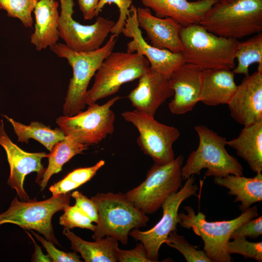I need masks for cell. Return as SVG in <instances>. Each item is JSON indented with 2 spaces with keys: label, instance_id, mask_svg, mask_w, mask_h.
I'll return each instance as SVG.
<instances>
[{
  "label": "cell",
  "instance_id": "obj_1",
  "mask_svg": "<svg viewBox=\"0 0 262 262\" xmlns=\"http://www.w3.org/2000/svg\"><path fill=\"white\" fill-rule=\"evenodd\" d=\"M117 37L112 34L103 46L88 52L74 50L62 43H57L50 47L58 57L66 59L73 70L63 105L64 116H73L85 108L90 81L104 60L113 51Z\"/></svg>",
  "mask_w": 262,
  "mask_h": 262
},
{
  "label": "cell",
  "instance_id": "obj_2",
  "mask_svg": "<svg viewBox=\"0 0 262 262\" xmlns=\"http://www.w3.org/2000/svg\"><path fill=\"white\" fill-rule=\"evenodd\" d=\"M180 37V53L185 63L196 65L202 70H232L235 67L238 39L214 34L199 24L182 27Z\"/></svg>",
  "mask_w": 262,
  "mask_h": 262
},
{
  "label": "cell",
  "instance_id": "obj_3",
  "mask_svg": "<svg viewBox=\"0 0 262 262\" xmlns=\"http://www.w3.org/2000/svg\"><path fill=\"white\" fill-rule=\"evenodd\" d=\"M199 24L218 36L240 39L262 31V0L218 2Z\"/></svg>",
  "mask_w": 262,
  "mask_h": 262
},
{
  "label": "cell",
  "instance_id": "obj_4",
  "mask_svg": "<svg viewBox=\"0 0 262 262\" xmlns=\"http://www.w3.org/2000/svg\"><path fill=\"white\" fill-rule=\"evenodd\" d=\"M91 199L98 210V218L92 238L109 236L126 245L133 229L147 226L149 218L121 193H98Z\"/></svg>",
  "mask_w": 262,
  "mask_h": 262
},
{
  "label": "cell",
  "instance_id": "obj_5",
  "mask_svg": "<svg viewBox=\"0 0 262 262\" xmlns=\"http://www.w3.org/2000/svg\"><path fill=\"white\" fill-rule=\"evenodd\" d=\"M194 129L199 138V144L181 167L183 180L195 174L199 175L204 168L207 169L205 173L206 177L222 178L230 174L243 175L242 165L226 149V138L206 126L197 125Z\"/></svg>",
  "mask_w": 262,
  "mask_h": 262
},
{
  "label": "cell",
  "instance_id": "obj_6",
  "mask_svg": "<svg viewBox=\"0 0 262 262\" xmlns=\"http://www.w3.org/2000/svg\"><path fill=\"white\" fill-rule=\"evenodd\" d=\"M187 213L179 214L180 226L192 229L204 242V251L211 262H230L232 260L228 252V245L233 231L247 221L258 216L256 206L249 208L237 217L230 220L209 222L201 212L196 214L190 206L184 208Z\"/></svg>",
  "mask_w": 262,
  "mask_h": 262
},
{
  "label": "cell",
  "instance_id": "obj_7",
  "mask_svg": "<svg viewBox=\"0 0 262 262\" xmlns=\"http://www.w3.org/2000/svg\"><path fill=\"white\" fill-rule=\"evenodd\" d=\"M183 161V156L180 155L165 164L154 163L144 181L124 194L125 196L145 214L154 213L167 197L182 187Z\"/></svg>",
  "mask_w": 262,
  "mask_h": 262
},
{
  "label": "cell",
  "instance_id": "obj_8",
  "mask_svg": "<svg viewBox=\"0 0 262 262\" xmlns=\"http://www.w3.org/2000/svg\"><path fill=\"white\" fill-rule=\"evenodd\" d=\"M149 67L148 61L140 54L112 51L95 75L93 85L87 91L86 104L116 93L122 84L139 79Z\"/></svg>",
  "mask_w": 262,
  "mask_h": 262
},
{
  "label": "cell",
  "instance_id": "obj_9",
  "mask_svg": "<svg viewBox=\"0 0 262 262\" xmlns=\"http://www.w3.org/2000/svg\"><path fill=\"white\" fill-rule=\"evenodd\" d=\"M69 193L57 196L43 201H19L17 197L12 201L9 208L0 214V226L5 223L16 225L24 229H33L45 238L60 246L55 237L51 219L57 212L69 205Z\"/></svg>",
  "mask_w": 262,
  "mask_h": 262
},
{
  "label": "cell",
  "instance_id": "obj_10",
  "mask_svg": "<svg viewBox=\"0 0 262 262\" xmlns=\"http://www.w3.org/2000/svg\"><path fill=\"white\" fill-rule=\"evenodd\" d=\"M120 97L115 96L102 105L94 103L73 116H61L56 124L66 136L89 146L98 144L114 131L115 115L111 108Z\"/></svg>",
  "mask_w": 262,
  "mask_h": 262
},
{
  "label": "cell",
  "instance_id": "obj_11",
  "mask_svg": "<svg viewBox=\"0 0 262 262\" xmlns=\"http://www.w3.org/2000/svg\"><path fill=\"white\" fill-rule=\"evenodd\" d=\"M121 115L136 128L139 133L137 144L155 164H165L174 159L173 145L180 136L177 128L162 124L154 116L136 109L124 112Z\"/></svg>",
  "mask_w": 262,
  "mask_h": 262
},
{
  "label": "cell",
  "instance_id": "obj_12",
  "mask_svg": "<svg viewBox=\"0 0 262 262\" xmlns=\"http://www.w3.org/2000/svg\"><path fill=\"white\" fill-rule=\"evenodd\" d=\"M195 182L194 175L191 176L180 190L165 199L161 206L163 216L153 228L143 231L134 229L130 232V236L143 243L151 262H158L161 246L172 231H177L179 222L178 210L180 204L191 196H196L198 187Z\"/></svg>",
  "mask_w": 262,
  "mask_h": 262
},
{
  "label": "cell",
  "instance_id": "obj_13",
  "mask_svg": "<svg viewBox=\"0 0 262 262\" xmlns=\"http://www.w3.org/2000/svg\"><path fill=\"white\" fill-rule=\"evenodd\" d=\"M60 13L58 26L59 37L70 49L81 52L100 48L115 24L102 16L91 25H82L73 18V0H59Z\"/></svg>",
  "mask_w": 262,
  "mask_h": 262
},
{
  "label": "cell",
  "instance_id": "obj_14",
  "mask_svg": "<svg viewBox=\"0 0 262 262\" xmlns=\"http://www.w3.org/2000/svg\"><path fill=\"white\" fill-rule=\"evenodd\" d=\"M137 8L131 5L121 33L132 40L127 45V51L144 56L150 67L169 79L176 69L185 63L181 53L156 48L148 44L142 36L137 19Z\"/></svg>",
  "mask_w": 262,
  "mask_h": 262
},
{
  "label": "cell",
  "instance_id": "obj_15",
  "mask_svg": "<svg viewBox=\"0 0 262 262\" xmlns=\"http://www.w3.org/2000/svg\"><path fill=\"white\" fill-rule=\"evenodd\" d=\"M0 145L6 153L10 168L8 184L16 191L22 201L29 200L23 187L25 178L29 174L34 172L37 173L38 182L45 169L42 164V159L47 158L48 154L44 152H28L20 148L5 132L2 120L0 123Z\"/></svg>",
  "mask_w": 262,
  "mask_h": 262
},
{
  "label": "cell",
  "instance_id": "obj_16",
  "mask_svg": "<svg viewBox=\"0 0 262 262\" xmlns=\"http://www.w3.org/2000/svg\"><path fill=\"white\" fill-rule=\"evenodd\" d=\"M227 104L231 116L244 127L262 121V71L246 75Z\"/></svg>",
  "mask_w": 262,
  "mask_h": 262
},
{
  "label": "cell",
  "instance_id": "obj_17",
  "mask_svg": "<svg viewBox=\"0 0 262 262\" xmlns=\"http://www.w3.org/2000/svg\"><path fill=\"white\" fill-rule=\"evenodd\" d=\"M202 70L196 65L184 63L171 73L169 80L174 97L168 104L170 113L184 114L200 101Z\"/></svg>",
  "mask_w": 262,
  "mask_h": 262
},
{
  "label": "cell",
  "instance_id": "obj_18",
  "mask_svg": "<svg viewBox=\"0 0 262 262\" xmlns=\"http://www.w3.org/2000/svg\"><path fill=\"white\" fill-rule=\"evenodd\" d=\"M173 94L169 79L149 67L127 97L135 109L154 116L159 107Z\"/></svg>",
  "mask_w": 262,
  "mask_h": 262
},
{
  "label": "cell",
  "instance_id": "obj_19",
  "mask_svg": "<svg viewBox=\"0 0 262 262\" xmlns=\"http://www.w3.org/2000/svg\"><path fill=\"white\" fill-rule=\"evenodd\" d=\"M136 12L139 26L146 32L152 46L174 53L181 51L180 24L171 17L153 16L148 8L138 7Z\"/></svg>",
  "mask_w": 262,
  "mask_h": 262
},
{
  "label": "cell",
  "instance_id": "obj_20",
  "mask_svg": "<svg viewBox=\"0 0 262 262\" xmlns=\"http://www.w3.org/2000/svg\"><path fill=\"white\" fill-rule=\"evenodd\" d=\"M146 8L152 9L156 16L171 17L182 27L199 24L208 11L218 0H140Z\"/></svg>",
  "mask_w": 262,
  "mask_h": 262
},
{
  "label": "cell",
  "instance_id": "obj_21",
  "mask_svg": "<svg viewBox=\"0 0 262 262\" xmlns=\"http://www.w3.org/2000/svg\"><path fill=\"white\" fill-rule=\"evenodd\" d=\"M58 6L55 0H39L34 8L35 22L31 42L38 51L50 48L59 40Z\"/></svg>",
  "mask_w": 262,
  "mask_h": 262
},
{
  "label": "cell",
  "instance_id": "obj_22",
  "mask_svg": "<svg viewBox=\"0 0 262 262\" xmlns=\"http://www.w3.org/2000/svg\"><path fill=\"white\" fill-rule=\"evenodd\" d=\"M232 70H202L200 101L208 106L227 104L234 94L237 85Z\"/></svg>",
  "mask_w": 262,
  "mask_h": 262
},
{
  "label": "cell",
  "instance_id": "obj_23",
  "mask_svg": "<svg viewBox=\"0 0 262 262\" xmlns=\"http://www.w3.org/2000/svg\"><path fill=\"white\" fill-rule=\"evenodd\" d=\"M227 145L234 148L256 174L262 172V121L245 126L239 135L227 141Z\"/></svg>",
  "mask_w": 262,
  "mask_h": 262
},
{
  "label": "cell",
  "instance_id": "obj_24",
  "mask_svg": "<svg viewBox=\"0 0 262 262\" xmlns=\"http://www.w3.org/2000/svg\"><path fill=\"white\" fill-rule=\"evenodd\" d=\"M214 182L229 189L228 194L236 196L234 202L240 201L239 209L244 212L253 204L262 200V174L253 178L230 174L222 178H214Z\"/></svg>",
  "mask_w": 262,
  "mask_h": 262
},
{
  "label": "cell",
  "instance_id": "obj_25",
  "mask_svg": "<svg viewBox=\"0 0 262 262\" xmlns=\"http://www.w3.org/2000/svg\"><path fill=\"white\" fill-rule=\"evenodd\" d=\"M63 234L70 241L71 249L79 252L86 262H116L115 248L118 241L114 238L105 236L90 242L64 228Z\"/></svg>",
  "mask_w": 262,
  "mask_h": 262
},
{
  "label": "cell",
  "instance_id": "obj_26",
  "mask_svg": "<svg viewBox=\"0 0 262 262\" xmlns=\"http://www.w3.org/2000/svg\"><path fill=\"white\" fill-rule=\"evenodd\" d=\"M87 149L88 146L79 143L67 136L57 142L47 155L48 165L37 182L41 190L45 188L51 177L61 171L66 163Z\"/></svg>",
  "mask_w": 262,
  "mask_h": 262
},
{
  "label": "cell",
  "instance_id": "obj_27",
  "mask_svg": "<svg viewBox=\"0 0 262 262\" xmlns=\"http://www.w3.org/2000/svg\"><path fill=\"white\" fill-rule=\"evenodd\" d=\"M4 117L11 123L17 136V141L28 143L29 140L33 139L42 144L49 151L58 142L64 139L66 136L59 128L51 129L42 123L32 122L26 125L17 122L7 115Z\"/></svg>",
  "mask_w": 262,
  "mask_h": 262
},
{
  "label": "cell",
  "instance_id": "obj_28",
  "mask_svg": "<svg viewBox=\"0 0 262 262\" xmlns=\"http://www.w3.org/2000/svg\"><path fill=\"white\" fill-rule=\"evenodd\" d=\"M238 64L232 70L234 74H249V66L258 64L257 70L262 71V33L243 42H239L235 52Z\"/></svg>",
  "mask_w": 262,
  "mask_h": 262
},
{
  "label": "cell",
  "instance_id": "obj_29",
  "mask_svg": "<svg viewBox=\"0 0 262 262\" xmlns=\"http://www.w3.org/2000/svg\"><path fill=\"white\" fill-rule=\"evenodd\" d=\"M105 164V161L101 160L93 166L76 169L62 180L52 185L49 191L52 196L69 193L90 180Z\"/></svg>",
  "mask_w": 262,
  "mask_h": 262
},
{
  "label": "cell",
  "instance_id": "obj_30",
  "mask_svg": "<svg viewBox=\"0 0 262 262\" xmlns=\"http://www.w3.org/2000/svg\"><path fill=\"white\" fill-rule=\"evenodd\" d=\"M39 0H0V9L7 15L19 19L24 27L31 28L33 21L32 14Z\"/></svg>",
  "mask_w": 262,
  "mask_h": 262
},
{
  "label": "cell",
  "instance_id": "obj_31",
  "mask_svg": "<svg viewBox=\"0 0 262 262\" xmlns=\"http://www.w3.org/2000/svg\"><path fill=\"white\" fill-rule=\"evenodd\" d=\"M169 246L178 250L187 262H212L204 250L197 249L196 246L189 244L183 236L172 231L165 243Z\"/></svg>",
  "mask_w": 262,
  "mask_h": 262
},
{
  "label": "cell",
  "instance_id": "obj_32",
  "mask_svg": "<svg viewBox=\"0 0 262 262\" xmlns=\"http://www.w3.org/2000/svg\"><path fill=\"white\" fill-rule=\"evenodd\" d=\"M64 214L60 216L59 224L65 228L70 229L78 227L93 231L96 225L93 221L76 205H68L64 210Z\"/></svg>",
  "mask_w": 262,
  "mask_h": 262
},
{
  "label": "cell",
  "instance_id": "obj_33",
  "mask_svg": "<svg viewBox=\"0 0 262 262\" xmlns=\"http://www.w3.org/2000/svg\"><path fill=\"white\" fill-rule=\"evenodd\" d=\"M229 241L228 252L229 254H239L261 262L262 261V242H249L243 237L233 236Z\"/></svg>",
  "mask_w": 262,
  "mask_h": 262
},
{
  "label": "cell",
  "instance_id": "obj_34",
  "mask_svg": "<svg viewBox=\"0 0 262 262\" xmlns=\"http://www.w3.org/2000/svg\"><path fill=\"white\" fill-rule=\"evenodd\" d=\"M112 3L115 4L118 8L119 16L117 21L111 29V33L118 36L125 25L130 8L132 5V0H99L96 9V16L98 15L106 4L111 5Z\"/></svg>",
  "mask_w": 262,
  "mask_h": 262
},
{
  "label": "cell",
  "instance_id": "obj_35",
  "mask_svg": "<svg viewBox=\"0 0 262 262\" xmlns=\"http://www.w3.org/2000/svg\"><path fill=\"white\" fill-rule=\"evenodd\" d=\"M36 239L42 243L48 255L54 262H80V257L75 251L66 252L56 248L53 243L31 231Z\"/></svg>",
  "mask_w": 262,
  "mask_h": 262
},
{
  "label": "cell",
  "instance_id": "obj_36",
  "mask_svg": "<svg viewBox=\"0 0 262 262\" xmlns=\"http://www.w3.org/2000/svg\"><path fill=\"white\" fill-rule=\"evenodd\" d=\"M115 251L117 260L120 262H151L148 258L146 248L141 242L131 250H122L117 246Z\"/></svg>",
  "mask_w": 262,
  "mask_h": 262
},
{
  "label": "cell",
  "instance_id": "obj_37",
  "mask_svg": "<svg viewBox=\"0 0 262 262\" xmlns=\"http://www.w3.org/2000/svg\"><path fill=\"white\" fill-rule=\"evenodd\" d=\"M262 234V216L250 219L237 227L231 233L233 236L255 239Z\"/></svg>",
  "mask_w": 262,
  "mask_h": 262
},
{
  "label": "cell",
  "instance_id": "obj_38",
  "mask_svg": "<svg viewBox=\"0 0 262 262\" xmlns=\"http://www.w3.org/2000/svg\"><path fill=\"white\" fill-rule=\"evenodd\" d=\"M71 196L75 200V204L86 214L93 222L97 223L98 218V212L93 201L77 191L73 192Z\"/></svg>",
  "mask_w": 262,
  "mask_h": 262
},
{
  "label": "cell",
  "instance_id": "obj_39",
  "mask_svg": "<svg viewBox=\"0 0 262 262\" xmlns=\"http://www.w3.org/2000/svg\"><path fill=\"white\" fill-rule=\"evenodd\" d=\"M99 0H78L79 6L85 20L92 19L96 16V9Z\"/></svg>",
  "mask_w": 262,
  "mask_h": 262
},
{
  "label": "cell",
  "instance_id": "obj_40",
  "mask_svg": "<svg viewBox=\"0 0 262 262\" xmlns=\"http://www.w3.org/2000/svg\"><path fill=\"white\" fill-rule=\"evenodd\" d=\"M28 235L30 237L34 244L35 251L33 255L32 262H52L50 258L48 255H45L42 251L40 247L36 244L35 240L33 238L32 235L27 231H26Z\"/></svg>",
  "mask_w": 262,
  "mask_h": 262
},
{
  "label": "cell",
  "instance_id": "obj_41",
  "mask_svg": "<svg viewBox=\"0 0 262 262\" xmlns=\"http://www.w3.org/2000/svg\"><path fill=\"white\" fill-rule=\"evenodd\" d=\"M218 0L219 1V2H225V1H228L231 0Z\"/></svg>",
  "mask_w": 262,
  "mask_h": 262
}]
</instances>
